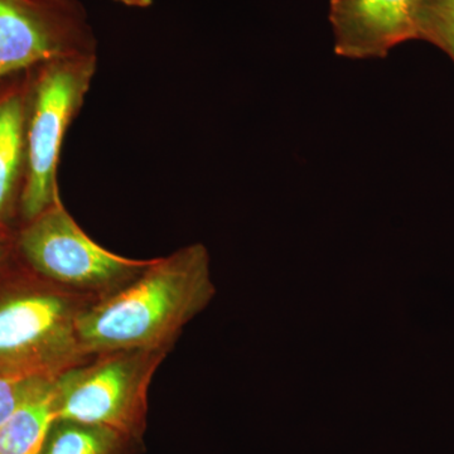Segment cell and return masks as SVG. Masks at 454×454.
<instances>
[{"instance_id": "5bb4252c", "label": "cell", "mask_w": 454, "mask_h": 454, "mask_svg": "<svg viewBox=\"0 0 454 454\" xmlns=\"http://www.w3.org/2000/svg\"><path fill=\"white\" fill-rule=\"evenodd\" d=\"M115 2L121 3L127 7L149 8L153 5L154 0H115Z\"/></svg>"}, {"instance_id": "277c9868", "label": "cell", "mask_w": 454, "mask_h": 454, "mask_svg": "<svg viewBox=\"0 0 454 454\" xmlns=\"http://www.w3.org/2000/svg\"><path fill=\"white\" fill-rule=\"evenodd\" d=\"M13 255L47 282L94 301L127 286L152 262L101 247L83 231L62 200L16 227Z\"/></svg>"}, {"instance_id": "52a82bcc", "label": "cell", "mask_w": 454, "mask_h": 454, "mask_svg": "<svg viewBox=\"0 0 454 454\" xmlns=\"http://www.w3.org/2000/svg\"><path fill=\"white\" fill-rule=\"evenodd\" d=\"M424 0H331L333 50L348 59H385L391 50L419 40Z\"/></svg>"}, {"instance_id": "7c38bea8", "label": "cell", "mask_w": 454, "mask_h": 454, "mask_svg": "<svg viewBox=\"0 0 454 454\" xmlns=\"http://www.w3.org/2000/svg\"><path fill=\"white\" fill-rule=\"evenodd\" d=\"M57 376V375H55ZM55 376L32 373L0 375V427L16 411L18 406Z\"/></svg>"}, {"instance_id": "3957f363", "label": "cell", "mask_w": 454, "mask_h": 454, "mask_svg": "<svg viewBox=\"0 0 454 454\" xmlns=\"http://www.w3.org/2000/svg\"><path fill=\"white\" fill-rule=\"evenodd\" d=\"M97 68L98 55H94L52 59L27 70V173L18 225L61 200L59 164L62 145L68 128L82 112Z\"/></svg>"}, {"instance_id": "4fadbf2b", "label": "cell", "mask_w": 454, "mask_h": 454, "mask_svg": "<svg viewBox=\"0 0 454 454\" xmlns=\"http://www.w3.org/2000/svg\"><path fill=\"white\" fill-rule=\"evenodd\" d=\"M13 235L14 230H0V265L13 254Z\"/></svg>"}, {"instance_id": "6da1fadb", "label": "cell", "mask_w": 454, "mask_h": 454, "mask_svg": "<svg viewBox=\"0 0 454 454\" xmlns=\"http://www.w3.org/2000/svg\"><path fill=\"white\" fill-rule=\"evenodd\" d=\"M215 295L210 254L187 245L152 259L142 274L80 313L77 342L83 356L125 349H169L184 325Z\"/></svg>"}, {"instance_id": "7a4b0ae2", "label": "cell", "mask_w": 454, "mask_h": 454, "mask_svg": "<svg viewBox=\"0 0 454 454\" xmlns=\"http://www.w3.org/2000/svg\"><path fill=\"white\" fill-rule=\"evenodd\" d=\"M89 298L33 273L12 254L0 265V375H59L86 360L76 324Z\"/></svg>"}, {"instance_id": "5b68a950", "label": "cell", "mask_w": 454, "mask_h": 454, "mask_svg": "<svg viewBox=\"0 0 454 454\" xmlns=\"http://www.w3.org/2000/svg\"><path fill=\"white\" fill-rule=\"evenodd\" d=\"M169 349L92 355L56 378L59 419L116 430L143 442L148 397Z\"/></svg>"}, {"instance_id": "30bf717a", "label": "cell", "mask_w": 454, "mask_h": 454, "mask_svg": "<svg viewBox=\"0 0 454 454\" xmlns=\"http://www.w3.org/2000/svg\"><path fill=\"white\" fill-rule=\"evenodd\" d=\"M143 442L116 430L57 419L42 454H140Z\"/></svg>"}, {"instance_id": "8fae6325", "label": "cell", "mask_w": 454, "mask_h": 454, "mask_svg": "<svg viewBox=\"0 0 454 454\" xmlns=\"http://www.w3.org/2000/svg\"><path fill=\"white\" fill-rule=\"evenodd\" d=\"M419 40L434 44L454 64V0H424L419 17Z\"/></svg>"}, {"instance_id": "9c48e42d", "label": "cell", "mask_w": 454, "mask_h": 454, "mask_svg": "<svg viewBox=\"0 0 454 454\" xmlns=\"http://www.w3.org/2000/svg\"><path fill=\"white\" fill-rule=\"evenodd\" d=\"M57 376L35 390L0 427V454H42L59 419Z\"/></svg>"}, {"instance_id": "8992f818", "label": "cell", "mask_w": 454, "mask_h": 454, "mask_svg": "<svg viewBox=\"0 0 454 454\" xmlns=\"http://www.w3.org/2000/svg\"><path fill=\"white\" fill-rule=\"evenodd\" d=\"M98 55L79 0H0V82L66 57Z\"/></svg>"}, {"instance_id": "ba28073f", "label": "cell", "mask_w": 454, "mask_h": 454, "mask_svg": "<svg viewBox=\"0 0 454 454\" xmlns=\"http://www.w3.org/2000/svg\"><path fill=\"white\" fill-rule=\"evenodd\" d=\"M27 71L0 82V230H16L26 184Z\"/></svg>"}]
</instances>
